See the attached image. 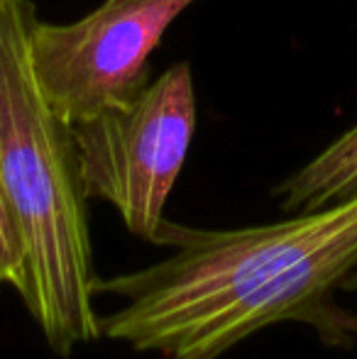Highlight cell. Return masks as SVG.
Here are the masks:
<instances>
[{
	"instance_id": "7a4b0ae2",
	"label": "cell",
	"mask_w": 357,
	"mask_h": 359,
	"mask_svg": "<svg viewBox=\"0 0 357 359\" xmlns=\"http://www.w3.org/2000/svg\"><path fill=\"white\" fill-rule=\"evenodd\" d=\"M29 0H0V181L25 252V308L49 350L100 340L86 189L74 125L37 81Z\"/></svg>"
},
{
	"instance_id": "277c9868",
	"label": "cell",
	"mask_w": 357,
	"mask_h": 359,
	"mask_svg": "<svg viewBox=\"0 0 357 359\" xmlns=\"http://www.w3.org/2000/svg\"><path fill=\"white\" fill-rule=\"evenodd\" d=\"M196 0H103L69 25L34 22L32 67L49 103L72 125L130 103L149 86V57Z\"/></svg>"
},
{
	"instance_id": "3957f363",
	"label": "cell",
	"mask_w": 357,
	"mask_h": 359,
	"mask_svg": "<svg viewBox=\"0 0 357 359\" xmlns=\"http://www.w3.org/2000/svg\"><path fill=\"white\" fill-rule=\"evenodd\" d=\"M196 88L186 62L130 103L74 125L88 198L110 203L133 235L157 245L164 208L196 135Z\"/></svg>"
},
{
	"instance_id": "5b68a950",
	"label": "cell",
	"mask_w": 357,
	"mask_h": 359,
	"mask_svg": "<svg viewBox=\"0 0 357 359\" xmlns=\"http://www.w3.org/2000/svg\"><path fill=\"white\" fill-rule=\"evenodd\" d=\"M284 213H309L357 196V125L276 186Z\"/></svg>"
},
{
	"instance_id": "6da1fadb",
	"label": "cell",
	"mask_w": 357,
	"mask_h": 359,
	"mask_svg": "<svg viewBox=\"0 0 357 359\" xmlns=\"http://www.w3.org/2000/svg\"><path fill=\"white\" fill-rule=\"evenodd\" d=\"M142 269L95 276L100 337L162 359H220L279 323L338 330L333 293L357 271V196L267 225L208 230L167 220Z\"/></svg>"
},
{
	"instance_id": "8992f818",
	"label": "cell",
	"mask_w": 357,
	"mask_h": 359,
	"mask_svg": "<svg viewBox=\"0 0 357 359\" xmlns=\"http://www.w3.org/2000/svg\"><path fill=\"white\" fill-rule=\"evenodd\" d=\"M25 284V252L20 242V232L15 227L10 213L8 198H5L3 181H0V288L10 286L20 293Z\"/></svg>"
}]
</instances>
